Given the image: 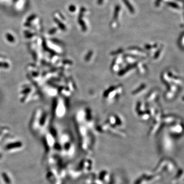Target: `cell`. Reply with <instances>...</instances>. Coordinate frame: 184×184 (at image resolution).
Instances as JSON below:
<instances>
[{
    "instance_id": "cell-1",
    "label": "cell",
    "mask_w": 184,
    "mask_h": 184,
    "mask_svg": "<svg viewBox=\"0 0 184 184\" xmlns=\"http://www.w3.org/2000/svg\"><path fill=\"white\" fill-rule=\"evenodd\" d=\"M85 11V9L84 7L81 8V9H80V13H79V17H78L79 23L80 24V25L81 26H82V27L83 30H85L86 28V27H85V24L83 22V21L82 19L84 12Z\"/></svg>"
},
{
    "instance_id": "cell-2",
    "label": "cell",
    "mask_w": 184,
    "mask_h": 184,
    "mask_svg": "<svg viewBox=\"0 0 184 184\" xmlns=\"http://www.w3.org/2000/svg\"><path fill=\"white\" fill-rule=\"evenodd\" d=\"M21 146H22V144H21V143L18 142H15V143H11L10 144H8V145H7L6 148L7 149H14V148H19V147H21Z\"/></svg>"
},
{
    "instance_id": "cell-3",
    "label": "cell",
    "mask_w": 184,
    "mask_h": 184,
    "mask_svg": "<svg viewBox=\"0 0 184 184\" xmlns=\"http://www.w3.org/2000/svg\"><path fill=\"white\" fill-rule=\"evenodd\" d=\"M122 1L124 3V4H125V5H126V6L130 12L132 13H133L134 12V8H133V7L132 5L131 4V3H129V2L128 1V0H122Z\"/></svg>"
},
{
    "instance_id": "cell-4",
    "label": "cell",
    "mask_w": 184,
    "mask_h": 184,
    "mask_svg": "<svg viewBox=\"0 0 184 184\" xmlns=\"http://www.w3.org/2000/svg\"><path fill=\"white\" fill-rule=\"evenodd\" d=\"M120 10V6L119 5H117L115 7V11H114V13H113V20H116L118 18V16L119 14V11Z\"/></svg>"
},
{
    "instance_id": "cell-5",
    "label": "cell",
    "mask_w": 184,
    "mask_h": 184,
    "mask_svg": "<svg viewBox=\"0 0 184 184\" xmlns=\"http://www.w3.org/2000/svg\"><path fill=\"white\" fill-rule=\"evenodd\" d=\"M2 177L4 179V181L7 184H11V181L10 178L8 176V175L6 174V173L3 172L2 174Z\"/></svg>"
},
{
    "instance_id": "cell-6",
    "label": "cell",
    "mask_w": 184,
    "mask_h": 184,
    "mask_svg": "<svg viewBox=\"0 0 184 184\" xmlns=\"http://www.w3.org/2000/svg\"><path fill=\"white\" fill-rule=\"evenodd\" d=\"M76 9V8L75 7V6H74V5H71V6H70L69 7V10L71 11L72 12H73Z\"/></svg>"
},
{
    "instance_id": "cell-7",
    "label": "cell",
    "mask_w": 184,
    "mask_h": 184,
    "mask_svg": "<svg viewBox=\"0 0 184 184\" xmlns=\"http://www.w3.org/2000/svg\"><path fill=\"white\" fill-rule=\"evenodd\" d=\"M103 0H98V3L99 5H101V4L103 3Z\"/></svg>"
},
{
    "instance_id": "cell-8",
    "label": "cell",
    "mask_w": 184,
    "mask_h": 184,
    "mask_svg": "<svg viewBox=\"0 0 184 184\" xmlns=\"http://www.w3.org/2000/svg\"><path fill=\"white\" fill-rule=\"evenodd\" d=\"M2 158V155L0 154V158Z\"/></svg>"
}]
</instances>
